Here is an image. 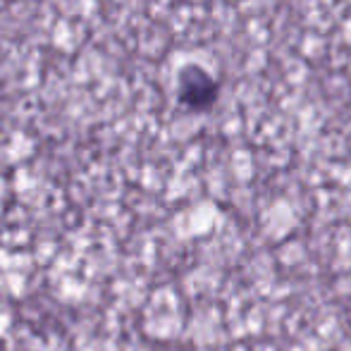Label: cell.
Returning <instances> with one entry per match:
<instances>
[{
    "mask_svg": "<svg viewBox=\"0 0 351 351\" xmlns=\"http://www.w3.org/2000/svg\"><path fill=\"white\" fill-rule=\"evenodd\" d=\"M220 98V84L208 70L196 62L184 65L177 74V103L191 112H206L215 108Z\"/></svg>",
    "mask_w": 351,
    "mask_h": 351,
    "instance_id": "cell-1",
    "label": "cell"
}]
</instances>
